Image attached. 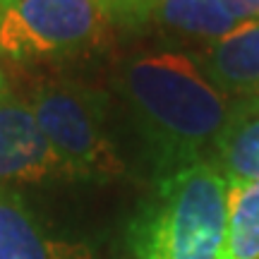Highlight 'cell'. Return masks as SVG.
I'll return each mask as SVG.
<instances>
[{"label":"cell","instance_id":"10","mask_svg":"<svg viewBox=\"0 0 259 259\" xmlns=\"http://www.w3.org/2000/svg\"><path fill=\"white\" fill-rule=\"evenodd\" d=\"M226 259H259V183L228 180Z\"/></svg>","mask_w":259,"mask_h":259},{"label":"cell","instance_id":"4","mask_svg":"<svg viewBox=\"0 0 259 259\" xmlns=\"http://www.w3.org/2000/svg\"><path fill=\"white\" fill-rule=\"evenodd\" d=\"M99 0H8L0 8V58L12 63L89 53L108 36Z\"/></svg>","mask_w":259,"mask_h":259},{"label":"cell","instance_id":"7","mask_svg":"<svg viewBox=\"0 0 259 259\" xmlns=\"http://www.w3.org/2000/svg\"><path fill=\"white\" fill-rule=\"evenodd\" d=\"M0 259H94V252L51 235L15 190L0 185Z\"/></svg>","mask_w":259,"mask_h":259},{"label":"cell","instance_id":"3","mask_svg":"<svg viewBox=\"0 0 259 259\" xmlns=\"http://www.w3.org/2000/svg\"><path fill=\"white\" fill-rule=\"evenodd\" d=\"M29 106L63 163L65 176L115 178L125 166L106 125V99L94 89L63 79L34 84Z\"/></svg>","mask_w":259,"mask_h":259},{"label":"cell","instance_id":"1","mask_svg":"<svg viewBox=\"0 0 259 259\" xmlns=\"http://www.w3.org/2000/svg\"><path fill=\"white\" fill-rule=\"evenodd\" d=\"M120 87L158 176L206 161V151L216 149L231 103L197 58L178 51L137 56L122 67Z\"/></svg>","mask_w":259,"mask_h":259},{"label":"cell","instance_id":"9","mask_svg":"<svg viewBox=\"0 0 259 259\" xmlns=\"http://www.w3.org/2000/svg\"><path fill=\"white\" fill-rule=\"evenodd\" d=\"M149 19H156L180 34L209 41L221 38L240 24L221 0H151Z\"/></svg>","mask_w":259,"mask_h":259},{"label":"cell","instance_id":"8","mask_svg":"<svg viewBox=\"0 0 259 259\" xmlns=\"http://www.w3.org/2000/svg\"><path fill=\"white\" fill-rule=\"evenodd\" d=\"M213 154L226 180L259 183V96L231 106Z\"/></svg>","mask_w":259,"mask_h":259},{"label":"cell","instance_id":"13","mask_svg":"<svg viewBox=\"0 0 259 259\" xmlns=\"http://www.w3.org/2000/svg\"><path fill=\"white\" fill-rule=\"evenodd\" d=\"M5 92H8V89H5V74H3V70H0V99L5 96Z\"/></svg>","mask_w":259,"mask_h":259},{"label":"cell","instance_id":"5","mask_svg":"<svg viewBox=\"0 0 259 259\" xmlns=\"http://www.w3.org/2000/svg\"><path fill=\"white\" fill-rule=\"evenodd\" d=\"M65 176L29 101L5 92L0 99V185L41 183Z\"/></svg>","mask_w":259,"mask_h":259},{"label":"cell","instance_id":"11","mask_svg":"<svg viewBox=\"0 0 259 259\" xmlns=\"http://www.w3.org/2000/svg\"><path fill=\"white\" fill-rule=\"evenodd\" d=\"M111 19L122 24H142L149 19L151 0H99Z\"/></svg>","mask_w":259,"mask_h":259},{"label":"cell","instance_id":"12","mask_svg":"<svg viewBox=\"0 0 259 259\" xmlns=\"http://www.w3.org/2000/svg\"><path fill=\"white\" fill-rule=\"evenodd\" d=\"M238 22L259 17V0H221Z\"/></svg>","mask_w":259,"mask_h":259},{"label":"cell","instance_id":"6","mask_svg":"<svg viewBox=\"0 0 259 259\" xmlns=\"http://www.w3.org/2000/svg\"><path fill=\"white\" fill-rule=\"evenodd\" d=\"M197 63L226 96H259V17L245 19L233 31L213 38Z\"/></svg>","mask_w":259,"mask_h":259},{"label":"cell","instance_id":"2","mask_svg":"<svg viewBox=\"0 0 259 259\" xmlns=\"http://www.w3.org/2000/svg\"><path fill=\"white\" fill-rule=\"evenodd\" d=\"M135 259H226L228 180L213 161L166 176L139 204L127 226Z\"/></svg>","mask_w":259,"mask_h":259},{"label":"cell","instance_id":"14","mask_svg":"<svg viewBox=\"0 0 259 259\" xmlns=\"http://www.w3.org/2000/svg\"><path fill=\"white\" fill-rule=\"evenodd\" d=\"M5 3H8V0H0V8H3V5H5Z\"/></svg>","mask_w":259,"mask_h":259}]
</instances>
